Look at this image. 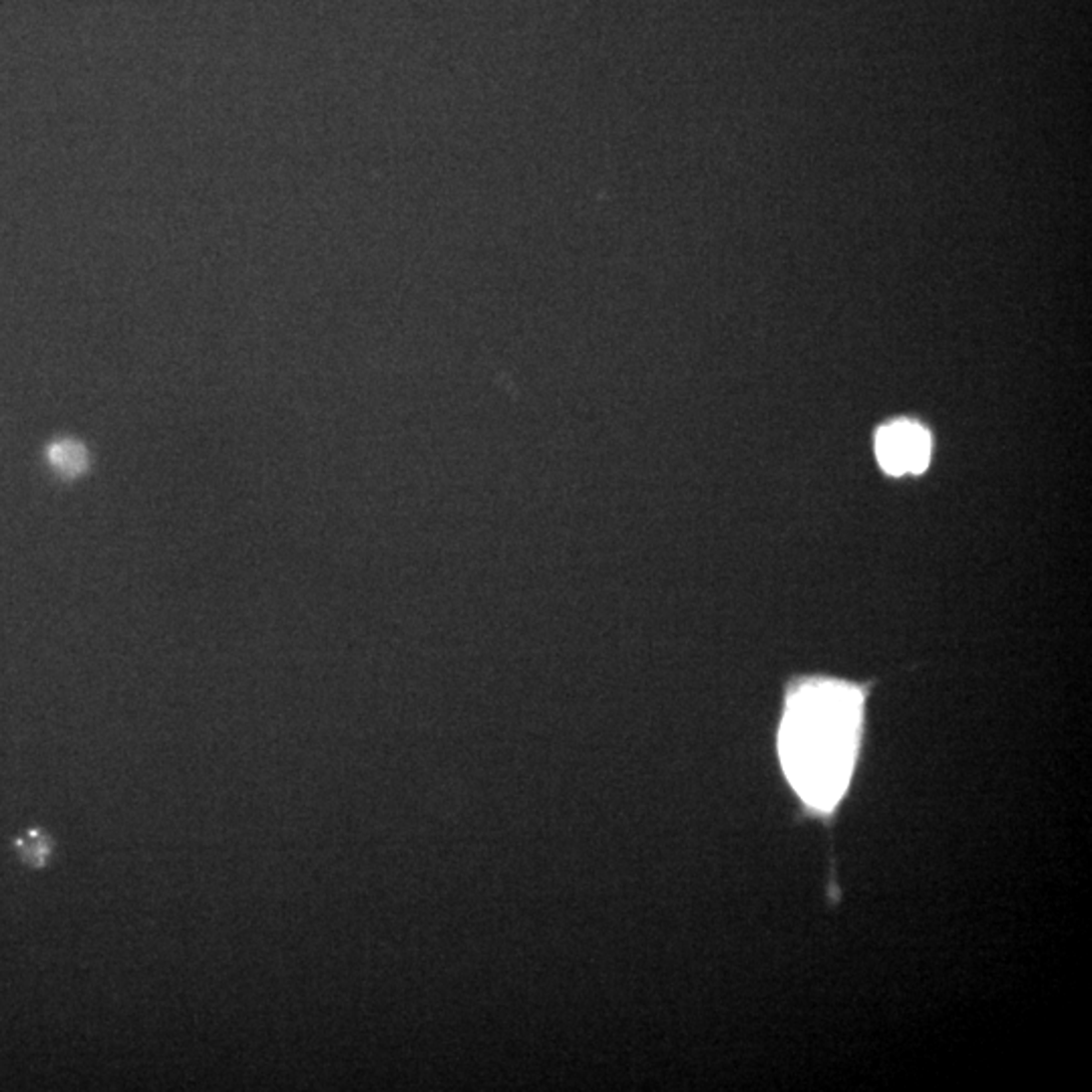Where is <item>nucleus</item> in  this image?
Segmentation results:
<instances>
[{"label": "nucleus", "mask_w": 1092, "mask_h": 1092, "mask_svg": "<svg viewBox=\"0 0 1092 1092\" xmlns=\"http://www.w3.org/2000/svg\"><path fill=\"white\" fill-rule=\"evenodd\" d=\"M862 724V692L833 680L807 682L789 694L779 757L797 795L829 811L852 779Z\"/></svg>", "instance_id": "1"}, {"label": "nucleus", "mask_w": 1092, "mask_h": 1092, "mask_svg": "<svg viewBox=\"0 0 1092 1092\" xmlns=\"http://www.w3.org/2000/svg\"><path fill=\"white\" fill-rule=\"evenodd\" d=\"M876 457L892 475L921 473L931 459V435L919 423H890L876 435Z\"/></svg>", "instance_id": "2"}, {"label": "nucleus", "mask_w": 1092, "mask_h": 1092, "mask_svg": "<svg viewBox=\"0 0 1092 1092\" xmlns=\"http://www.w3.org/2000/svg\"><path fill=\"white\" fill-rule=\"evenodd\" d=\"M49 463L65 477H75L87 469V449L75 439H59L47 451Z\"/></svg>", "instance_id": "3"}, {"label": "nucleus", "mask_w": 1092, "mask_h": 1092, "mask_svg": "<svg viewBox=\"0 0 1092 1092\" xmlns=\"http://www.w3.org/2000/svg\"><path fill=\"white\" fill-rule=\"evenodd\" d=\"M15 847L19 852V858L31 866V868H43L51 854L55 849V843H53V837L41 829V827H31L27 829L23 835H19L15 839Z\"/></svg>", "instance_id": "4"}]
</instances>
